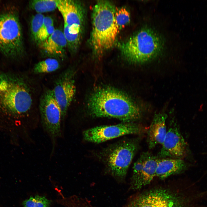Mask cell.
Instances as JSON below:
<instances>
[{"label":"cell","instance_id":"cell-1","mask_svg":"<svg viewBox=\"0 0 207 207\" xmlns=\"http://www.w3.org/2000/svg\"><path fill=\"white\" fill-rule=\"evenodd\" d=\"M198 181L183 180L156 187L131 197L123 207H207V189Z\"/></svg>","mask_w":207,"mask_h":207},{"label":"cell","instance_id":"cell-2","mask_svg":"<svg viewBox=\"0 0 207 207\" xmlns=\"http://www.w3.org/2000/svg\"><path fill=\"white\" fill-rule=\"evenodd\" d=\"M31 94L23 76L0 73V124L12 127L25 116L32 107Z\"/></svg>","mask_w":207,"mask_h":207},{"label":"cell","instance_id":"cell-3","mask_svg":"<svg viewBox=\"0 0 207 207\" xmlns=\"http://www.w3.org/2000/svg\"><path fill=\"white\" fill-rule=\"evenodd\" d=\"M87 107L93 117L114 118L124 122H133L142 115L140 108L128 95L108 87L95 90L88 99Z\"/></svg>","mask_w":207,"mask_h":207},{"label":"cell","instance_id":"cell-4","mask_svg":"<svg viewBox=\"0 0 207 207\" xmlns=\"http://www.w3.org/2000/svg\"><path fill=\"white\" fill-rule=\"evenodd\" d=\"M116 8L106 0L98 1L93 7L89 42L97 56H101L116 43L119 29L115 18Z\"/></svg>","mask_w":207,"mask_h":207},{"label":"cell","instance_id":"cell-5","mask_svg":"<svg viewBox=\"0 0 207 207\" xmlns=\"http://www.w3.org/2000/svg\"><path fill=\"white\" fill-rule=\"evenodd\" d=\"M122 56L134 64L145 63L160 53L163 42L160 37L151 29L143 28L118 45Z\"/></svg>","mask_w":207,"mask_h":207},{"label":"cell","instance_id":"cell-6","mask_svg":"<svg viewBox=\"0 0 207 207\" xmlns=\"http://www.w3.org/2000/svg\"><path fill=\"white\" fill-rule=\"evenodd\" d=\"M0 51L13 60L20 59L24 55L22 27L18 12L15 9L0 13Z\"/></svg>","mask_w":207,"mask_h":207},{"label":"cell","instance_id":"cell-7","mask_svg":"<svg viewBox=\"0 0 207 207\" xmlns=\"http://www.w3.org/2000/svg\"><path fill=\"white\" fill-rule=\"evenodd\" d=\"M136 140H124L103 150L101 153L103 161L111 174L115 178L123 180L137 152Z\"/></svg>","mask_w":207,"mask_h":207},{"label":"cell","instance_id":"cell-8","mask_svg":"<svg viewBox=\"0 0 207 207\" xmlns=\"http://www.w3.org/2000/svg\"><path fill=\"white\" fill-rule=\"evenodd\" d=\"M39 109L42 124L51 138L54 147L56 141L61 136V108L52 89L45 90L40 99Z\"/></svg>","mask_w":207,"mask_h":207},{"label":"cell","instance_id":"cell-9","mask_svg":"<svg viewBox=\"0 0 207 207\" xmlns=\"http://www.w3.org/2000/svg\"><path fill=\"white\" fill-rule=\"evenodd\" d=\"M142 126L133 122H123L112 125L93 127L83 133L85 140L94 143H100L123 135L142 133Z\"/></svg>","mask_w":207,"mask_h":207},{"label":"cell","instance_id":"cell-10","mask_svg":"<svg viewBox=\"0 0 207 207\" xmlns=\"http://www.w3.org/2000/svg\"><path fill=\"white\" fill-rule=\"evenodd\" d=\"M74 70L69 68L63 71L55 81L52 90L54 97L61 110L63 120L76 93Z\"/></svg>","mask_w":207,"mask_h":207},{"label":"cell","instance_id":"cell-11","mask_svg":"<svg viewBox=\"0 0 207 207\" xmlns=\"http://www.w3.org/2000/svg\"><path fill=\"white\" fill-rule=\"evenodd\" d=\"M158 158L148 152L143 153L133 166L131 188L139 190L149 184L156 177Z\"/></svg>","mask_w":207,"mask_h":207},{"label":"cell","instance_id":"cell-12","mask_svg":"<svg viewBox=\"0 0 207 207\" xmlns=\"http://www.w3.org/2000/svg\"><path fill=\"white\" fill-rule=\"evenodd\" d=\"M57 7L64 24L68 26L70 32L82 34L85 13L80 2L72 0H57Z\"/></svg>","mask_w":207,"mask_h":207},{"label":"cell","instance_id":"cell-13","mask_svg":"<svg viewBox=\"0 0 207 207\" xmlns=\"http://www.w3.org/2000/svg\"><path fill=\"white\" fill-rule=\"evenodd\" d=\"M159 153L161 158L181 159L186 152L187 145L183 137L176 126L170 127Z\"/></svg>","mask_w":207,"mask_h":207},{"label":"cell","instance_id":"cell-14","mask_svg":"<svg viewBox=\"0 0 207 207\" xmlns=\"http://www.w3.org/2000/svg\"><path fill=\"white\" fill-rule=\"evenodd\" d=\"M39 46L46 56L62 60L65 57L67 42L63 31L60 29H55L51 35Z\"/></svg>","mask_w":207,"mask_h":207},{"label":"cell","instance_id":"cell-15","mask_svg":"<svg viewBox=\"0 0 207 207\" xmlns=\"http://www.w3.org/2000/svg\"><path fill=\"white\" fill-rule=\"evenodd\" d=\"M166 118V115L164 114H158L154 116L147 131V141L150 149L158 144H162L167 131Z\"/></svg>","mask_w":207,"mask_h":207},{"label":"cell","instance_id":"cell-16","mask_svg":"<svg viewBox=\"0 0 207 207\" xmlns=\"http://www.w3.org/2000/svg\"><path fill=\"white\" fill-rule=\"evenodd\" d=\"M187 168L186 163L181 159H158L156 177L164 180L171 175L183 172Z\"/></svg>","mask_w":207,"mask_h":207},{"label":"cell","instance_id":"cell-17","mask_svg":"<svg viewBox=\"0 0 207 207\" xmlns=\"http://www.w3.org/2000/svg\"><path fill=\"white\" fill-rule=\"evenodd\" d=\"M60 66L56 59L49 58L41 61L36 64L33 68L34 73L36 74L49 73L58 70Z\"/></svg>","mask_w":207,"mask_h":207},{"label":"cell","instance_id":"cell-18","mask_svg":"<svg viewBox=\"0 0 207 207\" xmlns=\"http://www.w3.org/2000/svg\"><path fill=\"white\" fill-rule=\"evenodd\" d=\"M57 0H34L29 2L30 7L38 14L53 11L57 7Z\"/></svg>","mask_w":207,"mask_h":207},{"label":"cell","instance_id":"cell-19","mask_svg":"<svg viewBox=\"0 0 207 207\" xmlns=\"http://www.w3.org/2000/svg\"><path fill=\"white\" fill-rule=\"evenodd\" d=\"M67 43V47L71 53H75L80 43L82 34H72L69 31L68 26L64 24L63 30Z\"/></svg>","mask_w":207,"mask_h":207},{"label":"cell","instance_id":"cell-20","mask_svg":"<svg viewBox=\"0 0 207 207\" xmlns=\"http://www.w3.org/2000/svg\"><path fill=\"white\" fill-rule=\"evenodd\" d=\"M45 17L42 14H37L33 16L30 22V31L32 36L34 42L38 45L39 36L42 29Z\"/></svg>","mask_w":207,"mask_h":207},{"label":"cell","instance_id":"cell-21","mask_svg":"<svg viewBox=\"0 0 207 207\" xmlns=\"http://www.w3.org/2000/svg\"><path fill=\"white\" fill-rule=\"evenodd\" d=\"M115 18L116 24L119 30L128 25L130 21V12L124 7L116 8Z\"/></svg>","mask_w":207,"mask_h":207},{"label":"cell","instance_id":"cell-22","mask_svg":"<svg viewBox=\"0 0 207 207\" xmlns=\"http://www.w3.org/2000/svg\"><path fill=\"white\" fill-rule=\"evenodd\" d=\"M51 201L45 197L37 195L32 196L23 202L24 207H49Z\"/></svg>","mask_w":207,"mask_h":207},{"label":"cell","instance_id":"cell-23","mask_svg":"<svg viewBox=\"0 0 207 207\" xmlns=\"http://www.w3.org/2000/svg\"><path fill=\"white\" fill-rule=\"evenodd\" d=\"M63 200L66 207H94L87 199L76 196H72Z\"/></svg>","mask_w":207,"mask_h":207},{"label":"cell","instance_id":"cell-24","mask_svg":"<svg viewBox=\"0 0 207 207\" xmlns=\"http://www.w3.org/2000/svg\"><path fill=\"white\" fill-rule=\"evenodd\" d=\"M55 29L54 25L42 29L39 34L38 45L47 40L53 33Z\"/></svg>","mask_w":207,"mask_h":207},{"label":"cell","instance_id":"cell-25","mask_svg":"<svg viewBox=\"0 0 207 207\" xmlns=\"http://www.w3.org/2000/svg\"><path fill=\"white\" fill-rule=\"evenodd\" d=\"M53 25H54V22L52 18L49 16H45L42 29L48 27Z\"/></svg>","mask_w":207,"mask_h":207}]
</instances>
